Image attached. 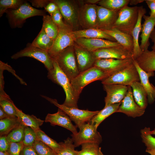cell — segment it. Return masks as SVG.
Listing matches in <instances>:
<instances>
[{"instance_id":"1","label":"cell","mask_w":155,"mask_h":155,"mask_svg":"<svg viewBox=\"0 0 155 155\" xmlns=\"http://www.w3.org/2000/svg\"><path fill=\"white\" fill-rule=\"evenodd\" d=\"M52 59L53 67L48 71V78L63 89L66 98L63 104L70 107L78 108L77 104L79 97L75 92L70 80L61 69L57 61L53 59Z\"/></svg>"},{"instance_id":"2","label":"cell","mask_w":155,"mask_h":155,"mask_svg":"<svg viewBox=\"0 0 155 155\" xmlns=\"http://www.w3.org/2000/svg\"><path fill=\"white\" fill-rule=\"evenodd\" d=\"M5 13L10 27L12 28H21L30 18L46 15L45 10L34 8L26 1L19 8L16 9H9Z\"/></svg>"},{"instance_id":"3","label":"cell","mask_w":155,"mask_h":155,"mask_svg":"<svg viewBox=\"0 0 155 155\" xmlns=\"http://www.w3.org/2000/svg\"><path fill=\"white\" fill-rule=\"evenodd\" d=\"M110 75L108 72L94 66L80 73L71 82L77 94L79 97L83 89L87 85L95 81H101Z\"/></svg>"},{"instance_id":"4","label":"cell","mask_w":155,"mask_h":155,"mask_svg":"<svg viewBox=\"0 0 155 155\" xmlns=\"http://www.w3.org/2000/svg\"><path fill=\"white\" fill-rule=\"evenodd\" d=\"M139 7L125 6L120 9L112 28L131 35L137 20ZM132 36V35H131Z\"/></svg>"},{"instance_id":"5","label":"cell","mask_w":155,"mask_h":155,"mask_svg":"<svg viewBox=\"0 0 155 155\" xmlns=\"http://www.w3.org/2000/svg\"><path fill=\"white\" fill-rule=\"evenodd\" d=\"M74 45L68 47L52 58L57 61L61 69L70 81L80 73L77 63Z\"/></svg>"},{"instance_id":"6","label":"cell","mask_w":155,"mask_h":155,"mask_svg":"<svg viewBox=\"0 0 155 155\" xmlns=\"http://www.w3.org/2000/svg\"><path fill=\"white\" fill-rule=\"evenodd\" d=\"M50 103L57 107L64 112L73 121L77 127L79 128L83 125L89 122L99 111H91L80 109L78 108L67 106L59 104L57 100L44 95L41 96Z\"/></svg>"},{"instance_id":"7","label":"cell","mask_w":155,"mask_h":155,"mask_svg":"<svg viewBox=\"0 0 155 155\" xmlns=\"http://www.w3.org/2000/svg\"><path fill=\"white\" fill-rule=\"evenodd\" d=\"M135 82H140L138 72L133 63L122 70L101 81L103 84H116L130 86Z\"/></svg>"},{"instance_id":"8","label":"cell","mask_w":155,"mask_h":155,"mask_svg":"<svg viewBox=\"0 0 155 155\" xmlns=\"http://www.w3.org/2000/svg\"><path fill=\"white\" fill-rule=\"evenodd\" d=\"M28 57L33 58L40 61L44 65L49 71L53 67V61L48 51L35 47L28 43L24 49L13 54L11 58L13 59Z\"/></svg>"},{"instance_id":"9","label":"cell","mask_w":155,"mask_h":155,"mask_svg":"<svg viewBox=\"0 0 155 155\" xmlns=\"http://www.w3.org/2000/svg\"><path fill=\"white\" fill-rule=\"evenodd\" d=\"M76 134L71 135L75 147L86 143H96L100 144L102 141V136L95 127L89 122L80 127Z\"/></svg>"},{"instance_id":"10","label":"cell","mask_w":155,"mask_h":155,"mask_svg":"<svg viewBox=\"0 0 155 155\" xmlns=\"http://www.w3.org/2000/svg\"><path fill=\"white\" fill-rule=\"evenodd\" d=\"M73 31L68 25L59 28L58 34L48 51L52 58L55 57L68 47L74 44L75 39L72 34Z\"/></svg>"},{"instance_id":"11","label":"cell","mask_w":155,"mask_h":155,"mask_svg":"<svg viewBox=\"0 0 155 155\" xmlns=\"http://www.w3.org/2000/svg\"><path fill=\"white\" fill-rule=\"evenodd\" d=\"M59 8L65 23L73 31L79 25V9L73 1L67 0H53Z\"/></svg>"},{"instance_id":"12","label":"cell","mask_w":155,"mask_h":155,"mask_svg":"<svg viewBox=\"0 0 155 155\" xmlns=\"http://www.w3.org/2000/svg\"><path fill=\"white\" fill-rule=\"evenodd\" d=\"M128 90L125 98L117 112L123 113L128 117L135 118L142 116L145 112V109L139 106L135 101L130 86H128Z\"/></svg>"},{"instance_id":"13","label":"cell","mask_w":155,"mask_h":155,"mask_svg":"<svg viewBox=\"0 0 155 155\" xmlns=\"http://www.w3.org/2000/svg\"><path fill=\"white\" fill-rule=\"evenodd\" d=\"M103 86L106 93L104 107L121 102L128 88V86L116 84H103Z\"/></svg>"},{"instance_id":"14","label":"cell","mask_w":155,"mask_h":155,"mask_svg":"<svg viewBox=\"0 0 155 155\" xmlns=\"http://www.w3.org/2000/svg\"><path fill=\"white\" fill-rule=\"evenodd\" d=\"M97 5L85 4L80 8L79 14V25L85 29L96 28Z\"/></svg>"},{"instance_id":"15","label":"cell","mask_w":155,"mask_h":155,"mask_svg":"<svg viewBox=\"0 0 155 155\" xmlns=\"http://www.w3.org/2000/svg\"><path fill=\"white\" fill-rule=\"evenodd\" d=\"M133 63V58L124 59H100L96 60L94 66L108 72L111 75Z\"/></svg>"},{"instance_id":"16","label":"cell","mask_w":155,"mask_h":155,"mask_svg":"<svg viewBox=\"0 0 155 155\" xmlns=\"http://www.w3.org/2000/svg\"><path fill=\"white\" fill-rule=\"evenodd\" d=\"M93 52L97 59H124L133 58V53L122 46L101 48Z\"/></svg>"},{"instance_id":"17","label":"cell","mask_w":155,"mask_h":155,"mask_svg":"<svg viewBox=\"0 0 155 155\" xmlns=\"http://www.w3.org/2000/svg\"><path fill=\"white\" fill-rule=\"evenodd\" d=\"M78 68L80 73L94 66L97 60L93 52L89 51L78 45H74Z\"/></svg>"},{"instance_id":"18","label":"cell","mask_w":155,"mask_h":155,"mask_svg":"<svg viewBox=\"0 0 155 155\" xmlns=\"http://www.w3.org/2000/svg\"><path fill=\"white\" fill-rule=\"evenodd\" d=\"M96 28L106 30L113 28L118 15L119 11H113L97 5Z\"/></svg>"},{"instance_id":"19","label":"cell","mask_w":155,"mask_h":155,"mask_svg":"<svg viewBox=\"0 0 155 155\" xmlns=\"http://www.w3.org/2000/svg\"><path fill=\"white\" fill-rule=\"evenodd\" d=\"M75 43L80 46L92 52L101 48L121 46L117 42L101 38H80L75 39Z\"/></svg>"},{"instance_id":"20","label":"cell","mask_w":155,"mask_h":155,"mask_svg":"<svg viewBox=\"0 0 155 155\" xmlns=\"http://www.w3.org/2000/svg\"><path fill=\"white\" fill-rule=\"evenodd\" d=\"M71 121L69 117L59 108L55 113L47 114L45 120L46 122H49L52 125H57L63 127L75 135L78 133L77 127L73 124Z\"/></svg>"},{"instance_id":"21","label":"cell","mask_w":155,"mask_h":155,"mask_svg":"<svg viewBox=\"0 0 155 155\" xmlns=\"http://www.w3.org/2000/svg\"><path fill=\"white\" fill-rule=\"evenodd\" d=\"M133 63L138 72L140 82L147 93L148 102L150 104H152L155 100V87L150 83L149 78L154 75V72H147L145 71L139 67L133 59Z\"/></svg>"},{"instance_id":"22","label":"cell","mask_w":155,"mask_h":155,"mask_svg":"<svg viewBox=\"0 0 155 155\" xmlns=\"http://www.w3.org/2000/svg\"><path fill=\"white\" fill-rule=\"evenodd\" d=\"M144 21L142 26L141 43L140 47L143 52L148 50L150 45L149 39L155 26V18L144 15Z\"/></svg>"},{"instance_id":"23","label":"cell","mask_w":155,"mask_h":155,"mask_svg":"<svg viewBox=\"0 0 155 155\" xmlns=\"http://www.w3.org/2000/svg\"><path fill=\"white\" fill-rule=\"evenodd\" d=\"M146 13V9L142 6L139 7L137 20L131 33L133 43V58L134 59L138 57L142 52L140 49L138 40L140 33L142 30V18Z\"/></svg>"},{"instance_id":"24","label":"cell","mask_w":155,"mask_h":155,"mask_svg":"<svg viewBox=\"0 0 155 155\" xmlns=\"http://www.w3.org/2000/svg\"><path fill=\"white\" fill-rule=\"evenodd\" d=\"M113 38L117 42L127 50L133 53V43L132 36L121 32L115 28L102 30Z\"/></svg>"},{"instance_id":"25","label":"cell","mask_w":155,"mask_h":155,"mask_svg":"<svg viewBox=\"0 0 155 155\" xmlns=\"http://www.w3.org/2000/svg\"><path fill=\"white\" fill-rule=\"evenodd\" d=\"M75 39L80 38L105 39L113 42L116 41L102 30L96 28L85 29L72 31Z\"/></svg>"},{"instance_id":"26","label":"cell","mask_w":155,"mask_h":155,"mask_svg":"<svg viewBox=\"0 0 155 155\" xmlns=\"http://www.w3.org/2000/svg\"><path fill=\"white\" fill-rule=\"evenodd\" d=\"M139 67L147 72L155 71V51L147 50L135 59Z\"/></svg>"},{"instance_id":"27","label":"cell","mask_w":155,"mask_h":155,"mask_svg":"<svg viewBox=\"0 0 155 155\" xmlns=\"http://www.w3.org/2000/svg\"><path fill=\"white\" fill-rule=\"evenodd\" d=\"M17 117L20 123L26 127H30L35 132L40 129V127L43 124L44 121L38 118L33 115H30L24 113L16 106Z\"/></svg>"},{"instance_id":"28","label":"cell","mask_w":155,"mask_h":155,"mask_svg":"<svg viewBox=\"0 0 155 155\" xmlns=\"http://www.w3.org/2000/svg\"><path fill=\"white\" fill-rule=\"evenodd\" d=\"M130 86L135 101L139 106L145 109L148 105L147 94L140 82H135Z\"/></svg>"},{"instance_id":"29","label":"cell","mask_w":155,"mask_h":155,"mask_svg":"<svg viewBox=\"0 0 155 155\" xmlns=\"http://www.w3.org/2000/svg\"><path fill=\"white\" fill-rule=\"evenodd\" d=\"M121 103L104 107L93 117L89 122L97 129L99 125L104 119L113 113L117 112Z\"/></svg>"},{"instance_id":"30","label":"cell","mask_w":155,"mask_h":155,"mask_svg":"<svg viewBox=\"0 0 155 155\" xmlns=\"http://www.w3.org/2000/svg\"><path fill=\"white\" fill-rule=\"evenodd\" d=\"M53 42L54 40L46 34L42 28L31 44L35 47L48 52L52 47Z\"/></svg>"},{"instance_id":"31","label":"cell","mask_w":155,"mask_h":155,"mask_svg":"<svg viewBox=\"0 0 155 155\" xmlns=\"http://www.w3.org/2000/svg\"><path fill=\"white\" fill-rule=\"evenodd\" d=\"M150 127H145L140 130L142 142L146 147V152L150 155H155V137L150 133Z\"/></svg>"},{"instance_id":"32","label":"cell","mask_w":155,"mask_h":155,"mask_svg":"<svg viewBox=\"0 0 155 155\" xmlns=\"http://www.w3.org/2000/svg\"><path fill=\"white\" fill-rule=\"evenodd\" d=\"M42 21V28L46 34L54 41L58 34L59 27L50 16L46 15L43 16Z\"/></svg>"},{"instance_id":"33","label":"cell","mask_w":155,"mask_h":155,"mask_svg":"<svg viewBox=\"0 0 155 155\" xmlns=\"http://www.w3.org/2000/svg\"><path fill=\"white\" fill-rule=\"evenodd\" d=\"M17 117H10L0 120V135H7L20 124Z\"/></svg>"},{"instance_id":"34","label":"cell","mask_w":155,"mask_h":155,"mask_svg":"<svg viewBox=\"0 0 155 155\" xmlns=\"http://www.w3.org/2000/svg\"><path fill=\"white\" fill-rule=\"evenodd\" d=\"M129 0H100L99 6L113 11H119L129 4Z\"/></svg>"},{"instance_id":"35","label":"cell","mask_w":155,"mask_h":155,"mask_svg":"<svg viewBox=\"0 0 155 155\" xmlns=\"http://www.w3.org/2000/svg\"><path fill=\"white\" fill-rule=\"evenodd\" d=\"M15 106L8 95H0V107L11 117H17Z\"/></svg>"},{"instance_id":"36","label":"cell","mask_w":155,"mask_h":155,"mask_svg":"<svg viewBox=\"0 0 155 155\" xmlns=\"http://www.w3.org/2000/svg\"><path fill=\"white\" fill-rule=\"evenodd\" d=\"M36 139L40 141L53 150L57 154L59 151L61 145L49 137L40 129L35 132Z\"/></svg>"},{"instance_id":"37","label":"cell","mask_w":155,"mask_h":155,"mask_svg":"<svg viewBox=\"0 0 155 155\" xmlns=\"http://www.w3.org/2000/svg\"><path fill=\"white\" fill-rule=\"evenodd\" d=\"M59 143L61 147L57 155H78V151L75 150V147L71 138L68 137L64 142Z\"/></svg>"},{"instance_id":"38","label":"cell","mask_w":155,"mask_h":155,"mask_svg":"<svg viewBox=\"0 0 155 155\" xmlns=\"http://www.w3.org/2000/svg\"><path fill=\"white\" fill-rule=\"evenodd\" d=\"M26 1L24 0H0V17H1L8 9H17Z\"/></svg>"},{"instance_id":"39","label":"cell","mask_w":155,"mask_h":155,"mask_svg":"<svg viewBox=\"0 0 155 155\" xmlns=\"http://www.w3.org/2000/svg\"><path fill=\"white\" fill-rule=\"evenodd\" d=\"M25 126L21 123L13 129L7 135V139L10 142H18L23 141Z\"/></svg>"},{"instance_id":"40","label":"cell","mask_w":155,"mask_h":155,"mask_svg":"<svg viewBox=\"0 0 155 155\" xmlns=\"http://www.w3.org/2000/svg\"><path fill=\"white\" fill-rule=\"evenodd\" d=\"M96 143H84L81 145V150L78 151V155H98L100 147Z\"/></svg>"},{"instance_id":"41","label":"cell","mask_w":155,"mask_h":155,"mask_svg":"<svg viewBox=\"0 0 155 155\" xmlns=\"http://www.w3.org/2000/svg\"><path fill=\"white\" fill-rule=\"evenodd\" d=\"M32 146L38 155H57L51 148L37 139Z\"/></svg>"},{"instance_id":"42","label":"cell","mask_w":155,"mask_h":155,"mask_svg":"<svg viewBox=\"0 0 155 155\" xmlns=\"http://www.w3.org/2000/svg\"><path fill=\"white\" fill-rule=\"evenodd\" d=\"M36 139L35 132L31 128L26 127L23 141L24 146H33Z\"/></svg>"},{"instance_id":"43","label":"cell","mask_w":155,"mask_h":155,"mask_svg":"<svg viewBox=\"0 0 155 155\" xmlns=\"http://www.w3.org/2000/svg\"><path fill=\"white\" fill-rule=\"evenodd\" d=\"M24 146L23 141L18 142H10L7 151L10 155H20Z\"/></svg>"},{"instance_id":"44","label":"cell","mask_w":155,"mask_h":155,"mask_svg":"<svg viewBox=\"0 0 155 155\" xmlns=\"http://www.w3.org/2000/svg\"><path fill=\"white\" fill-rule=\"evenodd\" d=\"M51 16L59 28L64 27L67 25L63 22L62 19L63 16L59 9L54 12Z\"/></svg>"},{"instance_id":"45","label":"cell","mask_w":155,"mask_h":155,"mask_svg":"<svg viewBox=\"0 0 155 155\" xmlns=\"http://www.w3.org/2000/svg\"><path fill=\"white\" fill-rule=\"evenodd\" d=\"M32 6L36 8H44L46 7L51 0H29Z\"/></svg>"},{"instance_id":"46","label":"cell","mask_w":155,"mask_h":155,"mask_svg":"<svg viewBox=\"0 0 155 155\" xmlns=\"http://www.w3.org/2000/svg\"><path fill=\"white\" fill-rule=\"evenodd\" d=\"M10 142L8 141L7 135L0 136V151H7L9 148Z\"/></svg>"},{"instance_id":"47","label":"cell","mask_w":155,"mask_h":155,"mask_svg":"<svg viewBox=\"0 0 155 155\" xmlns=\"http://www.w3.org/2000/svg\"><path fill=\"white\" fill-rule=\"evenodd\" d=\"M59 9V8L57 5L54 2L53 0L48 4L46 7L44 8V10L46 12H48L50 16L57 10Z\"/></svg>"},{"instance_id":"48","label":"cell","mask_w":155,"mask_h":155,"mask_svg":"<svg viewBox=\"0 0 155 155\" xmlns=\"http://www.w3.org/2000/svg\"><path fill=\"white\" fill-rule=\"evenodd\" d=\"M20 155H38L32 146H24Z\"/></svg>"},{"instance_id":"49","label":"cell","mask_w":155,"mask_h":155,"mask_svg":"<svg viewBox=\"0 0 155 155\" xmlns=\"http://www.w3.org/2000/svg\"><path fill=\"white\" fill-rule=\"evenodd\" d=\"M145 1L150 10V16L155 18V0H147Z\"/></svg>"},{"instance_id":"50","label":"cell","mask_w":155,"mask_h":155,"mask_svg":"<svg viewBox=\"0 0 155 155\" xmlns=\"http://www.w3.org/2000/svg\"><path fill=\"white\" fill-rule=\"evenodd\" d=\"M10 117H11L7 114L0 107V120Z\"/></svg>"},{"instance_id":"51","label":"cell","mask_w":155,"mask_h":155,"mask_svg":"<svg viewBox=\"0 0 155 155\" xmlns=\"http://www.w3.org/2000/svg\"><path fill=\"white\" fill-rule=\"evenodd\" d=\"M150 38L153 43L152 47V50L155 51V28H154L150 36Z\"/></svg>"},{"instance_id":"52","label":"cell","mask_w":155,"mask_h":155,"mask_svg":"<svg viewBox=\"0 0 155 155\" xmlns=\"http://www.w3.org/2000/svg\"><path fill=\"white\" fill-rule=\"evenodd\" d=\"M100 0H87L85 1L87 3L92 5H96L98 3Z\"/></svg>"},{"instance_id":"53","label":"cell","mask_w":155,"mask_h":155,"mask_svg":"<svg viewBox=\"0 0 155 155\" xmlns=\"http://www.w3.org/2000/svg\"><path fill=\"white\" fill-rule=\"evenodd\" d=\"M144 0H130L129 4L130 5H135L139 3L143 2Z\"/></svg>"},{"instance_id":"54","label":"cell","mask_w":155,"mask_h":155,"mask_svg":"<svg viewBox=\"0 0 155 155\" xmlns=\"http://www.w3.org/2000/svg\"><path fill=\"white\" fill-rule=\"evenodd\" d=\"M0 155H10L7 151H0Z\"/></svg>"},{"instance_id":"55","label":"cell","mask_w":155,"mask_h":155,"mask_svg":"<svg viewBox=\"0 0 155 155\" xmlns=\"http://www.w3.org/2000/svg\"><path fill=\"white\" fill-rule=\"evenodd\" d=\"M150 133L152 135H155V129L152 131H150Z\"/></svg>"},{"instance_id":"56","label":"cell","mask_w":155,"mask_h":155,"mask_svg":"<svg viewBox=\"0 0 155 155\" xmlns=\"http://www.w3.org/2000/svg\"><path fill=\"white\" fill-rule=\"evenodd\" d=\"M98 155H105L102 152L101 150V148L100 147Z\"/></svg>"}]
</instances>
